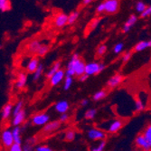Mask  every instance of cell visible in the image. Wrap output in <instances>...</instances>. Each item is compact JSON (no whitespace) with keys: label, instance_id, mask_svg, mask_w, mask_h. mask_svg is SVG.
I'll return each mask as SVG.
<instances>
[{"label":"cell","instance_id":"obj_33","mask_svg":"<svg viewBox=\"0 0 151 151\" xmlns=\"http://www.w3.org/2000/svg\"><path fill=\"white\" fill-rule=\"evenodd\" d=\"M11 9V3L8 0H1L0 1V10L1 12H6Z\"/></svg>","mask_w":151,"mask_h":151},{"label":"cell","instance_id":"obj_38","mask_svg":"<svg viewBox=\"0 0 151 151\" xmlns=\"http://www.w3.org/2000/svg\"><path fill=\"white\" fill-rule=\"evenodd\" d=\"M107 52V45H101L98 48H97V55L99 56H102L106 53Z\"/></svg>","mask_w":151,"mask_h":151},{"label":"cell","instance_id":"obj_32","mask_svg":"<svg viewBox=\"0 0 151 151\" xmlns=\"http://www.w3.org/2000/svg\"><path fill=\"white\" fill-rule=\"evenodd\" d=\"M75 136H76V132L73 130V129H69L65 132V135H64V139L66 141H73L74 139H75Z\"/></svg>","mask_w":151,"mask_h":151},{"label":"cell","instance_id":"obj_5","mask_svg":"<svg viewBox=\"0 0 151 151\" xmlns=\"http://www.w3.org/2000/svg\"><path fill=\"white\" fill-rule=\"evenodd\" d=\"M1 142H2L3 147L6 148H10L14 144H15L12 129H3V131L1 133Z\"/></svg>","mask_w":151,"mask_h":151},{"label":"cell","instance_id":"obj_27","mask_svg":"<svg viewBox=\"0 0 151 151\" xmlns=\"http://www.w3.org/2000/svg\"><path fill=\"white\" fill-rule=\"evenodd\" d=\"M145 109H146V104L142 99L139 98L138 100H136V101H135V111L137 112L143 111Z\"/></svg>","mask_w":151,"mask_h":151},{"label":"cell","instance_id":"obj_26","mask_svg":"<svg viewBox=\"0 0 151 151\" xmlns=\"http://www.w3.org/2000/svg\"><path fill=\"white\" fill-rule=\"evenodd\" d=\"M43 73H44V65L41 63L39 65V67L37 68V70L33 73V81H37L38 80H40V78L42 77Z\"/></svg>","mask_w":151,"mask_h":151},{"label":"cell","instance_id":"obj_37","mask_svg":"<svg viewBox=\"0 0 151 151\" xmlns=\"http://www.w3.org/2000/svg\"><path fill=\"white\" fill-rule=\"evenodd\" d=\"M100 23H101V19H100V18H95V19H93V20L90 23V25H89L90 30L92 31V30L96 29V27H98V25L100 24Z\"/></svg>","mask_w":151,"mask_h":151},{"label":"cell","instance_id":"obj_22","mask_svg":"<svg viewBox=\"0 0 151 151\" xmlns=\"http://www.w3.org/2000/svg\"><path fill=\"white\" fill-rule=\"evenodd\" d=\"M148 41H139L138 44H136L134 46V52H143L147 48H148Z\"/></svg>","mask_w":151,"mask_h":151},{"label":"cell","instance_id":"obj_25","mask_svg":"<svg viewBox=\"0 0 151 151\" xmlns=\"http://www.w3.org/2000/svg\"><path fill=\"white\" fill-rule=\"evenodd\" d=\"M80 17V12L78 10L73 11L69 16H68V24H73Z\"/></svg>","mask_w":151,"mask_h":151},{"label":"cell","instance_id":"obj_42","mask_svg":"<svg viewBox=\"0 0 151 151\" xmlns=\"http://www.w3.org/2000/svg\"><path fill=\"white\" fill-rule=\"evenodd\" d=\"M150 16H151V5L147 6V9L145 10V12L140 15V17H141V18H147V17H150Z\"/></svg>","mask_w":151,"mask_h":151},{"label":"cell","instance_id":"obj_31","mask_svg":"<svg viewBox=\"0 0 151 151\" xmlns=\"http://www.w3.org/2000/svg\"><path fill=\"white\" fill-rule=\"evenodd\" d=\"M73 78L71 76H66L64 81H63V88L64 91H68L73 85Z\"/></svg>","mask_w":151,"mask_h":151},{"label":"cell","instance_id":"obj_40","mask_svg":"<svg viewBox=\"0 0 151 151\" xmlns=\"http://www.w3.org/2000/svg\"><path fill=\"white\" fill-rule=\"evenodd\" d=\"M131 56H132V52H131L130 51H128V52H126L121 56V61H122L123 63H128V62L130 60Z\"/></svg>","mask_w":151,"mask_h":151},{"label":"cell","instance_id":"obj_49","mask_svg":"<svg viewBox=\"0 0 151 151\" xmlns=\"http://www.w3.org/2000/svg\"><path fill=\"white\" fill-rule=\"evenodd\" d=\"M92 1L91 0H83L81 3H82V5H84V6H87V5H89V4H91Z\"/></svg>","mask_w":151,"mask_h":151},{"label":"cell","instance_id":"obj_50","mask_svg":"<svg viewBox=\"0 0 151 151\" xmlns=\"http://www.w3.org/2000/svg\"><path fill=\"white\" fill-rule=\"evenodd\" d=\"M148 45H149V47H151V38H150V40H148Z\"/></svg>","mask_w":151,"mask_h":151},{"label":"cell","instance_id":"obj_21","mask_svg":"<svg viewBox=\"0 0 151 151\" xmlns=\"http://www.w3.org/2000/svg\"><path fill=\"white\" fill-rule=\"evenodd\" d=\"M61 65H62L61 62H56L55 63H53V65L50 68V69L46 73V75H45L46 79L50 80L58 71H60L61 70Z\"/></svg>","mask_w":151,"mask_h":151},{"label":"cell","instance_id":"obj_11","mask_svg":"<svg viewBox=\"0 0 151 151\" xmlns=\"http://www.w3.org/2000/svg\"><path fill=\"white\" fill-rule=\"evenodd\" d=\"M53 108H54V111L57 113H60L61 115L65 114L70 109V103L65 100H62L54 104Z\"/></svg>","mask_w":151,"mask_h":151},{"label":"cell","instance_id":"obj_35","mask_svg":"<svg viewBox=\"0 0 151 151\" xmlns=\"http://www.w3.org/2000/svg\"><path fill=\"white\" fill-rule=\"evenodd\" d=\"M106 140H102V141H100V143L96 146L95 147H93L91 149V151H104L105 147H106Z\"/></svg>","mask_w":151,"mask_h":151},{"label":"cell","instance_id":"obj_17","mask_svg":"<svg viewBox=\"0 0 151 151\" xmlns=\"http://www.w3.org/2000/svg\"><path fill=\"white\" fill-rule=\"evenodd\" d=\"M13 109H14V106L11 103H6L4 105L1 111V118L3 120H6L11 117L13 113Z\"/></svg>","mask_w":151,"mask_h":151},{"label":"cell","instance_id":"obj_43","mask_svg":"<svg viewBox=\"0 0 151 151\" xmlns=\"http://www.w3.org/2000/svg\"><path fill=\"white\" fill-rule=\"evenodd\" d=\"M8 151H24V148H23L22 145L15 143L10 148H8Z\"/></svg>","mask_w":151,"mask_h":151},{"label":"cell","instance_id":"obj_9","mask_svg":"<svg viewBox=\"0 0 151 151\" xmlns=\"http://www.w3.org/2000/svg\"><path fill=\"white\" fill-rule=\"evenodd\" d=\"M65 77H66L65 71L61 69L49 80V83L52 87H55V86L59 85L63 81H64Z\"/></svg>","mask_w":151,"mask_h":151},{"label":"cell","instance_id":"obj_10","mask_svg":"<svg viewBox=\"0 0 151 151\" xmlns=\"http://www.w3.org/2000/svg\"><path fill=\"white\" fill-rule=\"evenodd\" d=\"M53 24L58 28H63L68 24V16L64 13H59L53 18Z\"/></svg>","mask_w":151,"mask_h":151},{"label":"cell","instance_id":"obj_24","mask_svg":"<svg viewBox=\"0 0 151 151\" xmlns=\"http://www.w3.org/2000/svg\"><path fill=\"white\" fill-rule=\"evenodd\" d=\"M142 134L144 135L147 143L149 144V146L151 147V123H148V124L146 126V128L142 131Z\"/></svg>","mask_w":151,"mask_h":151},{"label":"cell","instance_id":"obj_12","mask_svg":"<svg viewBox=\"0 0 151 151\" xmlns=\"http://www.w3.org/2000/svg\"><path fill=\"white\" fill-rule=\"evenodd\" d=\"M61 124H62V123L59 120L50 121L49 123H47V124L43 128V132L46 133V134H51L52 132H55L61 128Z\"/></svg>","mask_w":151,"mask_h":151},{"label":"cell","instance_id":"obj_20","mask_svg":"<svg viewBox=\"0 0 151 151\" xmlns=\"http://www.w3.org/2000/svg\"><path fill=\"white\" fill-rule=\"evenodd\" d=\"M41 46H42V44H41L38 40L31 41V42L27 45V52L29 53H36L37 54Z\"/></svg>","mask_w":151,"mask_h":151},{"label":"cell","instance_id":"obj_52","mask_svg":"<svg viewBox=\"0 0 151 151\" xmlns=\"http://www.w3.org/2000/svg\"><path fill=\"white\" fill-rule=\"evenodd\" d=\"M148 151H151V149H150V150H148Z\"/></svg>","mask_w":151,"mask_h":151},{"label":"cell","instance_id":"obj_34","mask_svg":"<svg viewBox=\"0 0 151 151\" xmlns=\"http://www.w3.org/2000/svg\"><path fill=\"white\" fill-rule=\"evenodd\" d=\"M49 52V46L46 45H42V46L40 47L38 52H37V55L39 56H45V54H47V52Z\"/></svg>","mask_w":151,"mask_h":151},{"label":"cell","instance_id":"obj_19","mask_svg":"<svg viewBox=\"0 0 151 151\" xmlns=\"http://www.w3.org/2000/svg\"><path fill=\"white\" fill-rule=\"evenodd\" d=\"M27 82V75L25 73H18L16 81V87L17 89H22L26 85Z\"/></svg>","mask_w":151,"mask_h":151},{"label":"cell","instance_id":"obj_13","mask_svg":"<svg viewBox=\"0 0 151 151\" xmlns=\"http://www.w3.org/2000/svg\"><path fill=\"white\" fill-rule=\"evenodd\" d=\"M122 81H123V76L119 73H116L108 80L107 87L109 89H114L121 83Z\"/></svg>","mask_w":151,"mask_h":151},{"label":"cell","instance_id":"obj_46","mask_svg":"<svg viewBox=\"0 0 151 151\" xmlns=\"http://www.w3.org/2000/svg\"><path fill=\"white\" fill-rule=\"evenodd\" d=\"M23 148H24V151H34V147H32L28 144H24Z\"/></svg>","mask_w":151,"mask_h":151},{"label":"cell","instance_id":"obj_30","mask_svg":"<svg viewBox=\"0 0 151 151\" xmlns=\"http://www.w3.org/2000/svg\"><path fill=\"white\" fill-rule=\"evenodd\" d=\"M96 115H97V109H89L88 111H85L84 118L88 120H91V119H94Z\"/></svg>","mask_w":151,"mask_h":151},{"label":"cell","instance_id":"obj_39","mask_svg":"<svg viewBox=\"0 0 151 151\" xmlns=\"http://www.w3.org/2000/svg\"><path fill=\"white\" fill-rule=\"evenodd\" d=\"M35 151H54L52 147H50L49 146L46 145H39L37 147H35Z\"/></svg>","mask_w":151,"mask_h":151},{"label":"cell","instance_id":"obj_3","mask_svg":"<svg viewBox=\"0 0 151 151\" xmlns=\"http://www.w3.org/2000/svg\"><path fill=\"white\" fill-rule=\"evenodd\" d=\"M87 137L89 139L93 141H102V140H106L107 133L99 128L92 127L87 130Z\"/></svg>","mask_w":151,"mask_h":151},{"label":"cell","instance_id":"obj_4","mask_svg":"<svg viewBox=\"0 0 151 151\" xmlns=\"http://www.w3.org/2000/svg\"><path fill=\"white\" fill-rule=\"evenodd\" d=\"M50 122V115L46 112H40L34 115L31 119V123L35 126H45Z\"/></svg>","mask_w":151,"mask_h":151},{"label":"cell","instance_id":"obj_23","mask_svg":"<svg viewBox=\"0 0 151 151\" xmlns=\"http://www.w3.org/2000/svg\"><path fill=\"white\" fill-rule=\"evenodd\" d=\"M107 97V91L105 90H100L98 91H96L93 96H92V100L94 101H99L103 100L104 98Z\"/></svg>","mask_w":151,"mask_h":151},{"label":"cell","instance_id":"obj_36","mask_svg":"<svg viewBox=\"0 0 151 151\" xmlns=\"http://www.w3.org/2000/svg\"><path fill=\"white\" fill-rule=\"evenodd\" d=\"M123 48H124V44H123V43H118L113 47V52L115 54H119L123 51Z\"/></svg>","mask_w":151,"mask_h":151},{"label":"cell","instance_id":"obj_2","mask_svg":"<svg viewBox=\"0 0 151 151\" xmlns=\"http://www.w3.org/2000/svg\"><path fill=\"white\" fill-rule=\"evenodd\" d=\"M81 61H82V59L80 57L79 54L74 53L73 55L72 56V58L70 59L68 64H67V68L65 70L66 76H71V77L75 76L76 69H77V67L79 66V64L81 63Z\"/></svg>","mask_w":151,"mask_h":151},{"label":"cell","instance_id":"obj_6","mask_svg":"<svg viewBox=\"0 0 151 151\" xmlns=\"http://www.w3.org/2000/svg\"><path fill=\"white\" fill-rule=\"evenodd\" d=\"M105 13L108 15H114L119 10V2L118 0H106L104 1Z\"/></svg>","mask_w":151,"mask_h":151},{"label":"cell","instance_id":"obj_29","mask_svg":"<svg viewBox=\"0 0 151 151\" xmlns=\"http://www.w3.org/2000/svg\"><path fill=\"white\" fill-rule=\"evenodd\" d=\"M147 6L143 1H138V2L136 3V5H135V10L138 12V13H139L140 15L145 12V10L147 9Z\"/></svg>","mask_w":151,"mask_h":151},{"label":"cell","instance_id":"obj_48","mask_svg":"<svg viewBox=\"0 0 151 151\" xmlns=\"http://www.w3.org/2000/svg\"><path fill=\"white\" fill-rule=\"evenodd\" d=\"M88 78H89V76H88L87 74H83L82 76H81V77L79 78V81H85L88 80Z\"/></svg>","mask_w":151,"mask_h":151},{"label":"cell","instance_id":"obj_28","mask_svg":"<svg viewBox=\"0 0 151 151\" xmlns=\"http://www.w3.org/2000/svg\"><path fill=\"white\" fill-rule=\"evenodd\" d=\"M24 111V101H17L15 105H14V109H13V116H15L18 113H20L21 111Z\"/></svg>","mask_w":151,"mask_h":151},{"label":"cell","instance_id":"obj_1","mask_svg":"<svg viewBox=\"0 0 151 151\" xmlns=\"http://www.w3.org/2000/svg\"><path fill=\"white\" fill-rule=\"evenodd\" d=\"M123 126H124V122H123L122 119H112L106 120V121L102 122L101 124H99L98 128L104 130L105 132L107 131L108 133L115 134V133L119 132L122 129Z\"/></svg>","mask_w":151,"mask_h":151},{"label":"cell","instance_id":"obj_47","mask_svg":"<svg viewBox=\"0 0 151 151\" xmlns=\"http://www.w3.org/2000/svg\"><path fill=\"white\" fill-rule=\"evenodd\" d=\"M80 104L81 107H86L88 104H89V100L88 99H82L81 101H80Z\"/></svg>","mask_w":151,"mask_h":151},{"label":"cell","instance_id":"obj_15","mask_svg":"<svg viewBox=\"0 0 151 151\" xmlns=\"http://www.w3.org/2000/svg\"><path fill=\"white\" fill-rule=\"evenodd\" d=\"M25 118H26V113H25V111L24 109L23 111H21L20 113L13 116V119H12V125L14 127H21L24 121H25Z\"/></svg>","mask_w":151,"mask_h":151},{"label":"cell","instance_id":"obj_51","mask_svg":"<svg viewBox=\"0 0 151 151\" xmlns=\"http://www.w3.org/2000/svg\"><path fill=\"white\" fill-rule=\"evenodd\" d=\"M133 151H139V150H133Z\"/></svg>","mask_w":151,"mask_h":151},{"label":"cell","instance_id":"obj_14","mask_svg":"<svg viewBox=\"0 0 151 151\" xmlns=\"http://www.w3.org/2000/svg\"><path fill=\"white\" fill-rule=\"evenodd\" d=\"M137 21H138V17H137L136 15H134V14H132V15H130L129 17V18L127 19V21L125 22V24H123V27H122V33L124 34H127L129 33L131 28L133 27V25L137 23Z\"/></svg>","mask_w":151,"mask_h":151},{"label":"cell","instance_id":"obj_16","mask_svg":"<svg viewBox=\"0 0 151 151\" xmlns=\"http://www.w3.org/2000/svg\"><path fill=\"white\" fill-rule=\"evenodd\" d=\"M40 62H39V58L38 57H33L29 60L28 63L26 65V71L27 73H34L36 70L37 68L39 67L40 65Z\"/></svg>","mask_w":151,"mask_h":151},{"label":"cell","instance_id":"obj_7","mask_svg":"<svg viewBox=\"0 0 151 151\" xmlns=\"http://www.w3.org/2000/svg\"><path fill=\"white\" fill-rule=\"evenodd\" d=\"M101 63H97V62H91L86 63V67H85V74H87L88 76H91V75H96L101 73Z\"/></svg>","mask_w":151,"mask_h":151},{"label":"cell","instance_id":"obj_44","mask_svg":"<svg viewBox=\"0 0 151 151\" xmlns=\"http://www.w3.org/2000/svg\"><path fill=\"white\" fill-rule=\"evenodd\" d=\"M69 119H70V116L68 115L67 113H65V114H62V115H60V117H59V121L61 122V123H65V122H67L68 120H69Z\"/></svg>","mask_w":151,"mask_h":151},{"label":"cell","instance_id":"obj_41","mask_svg":"<svg viewBox=\"0 0 151 151\" xmlns=\"http://www.w3.org/2000/svg\"><path fill=\"white\" fill-rule=\"evenodd\" d=\"M96 13H97L98 15H101V14L105 13V5H104V2L100 3L97 6V8H96Z\"/></svg>","mask_w":151,"mask_h":151},{"label":"cell","instance_id":"obj_8","mask_svg":"<svg viewBox=\"0 0 151 151\" xmlns=\"http://www.w3.org/2000/svg\"><path fill=\"white\" fill-rule=\"evenodd\" d=\"M135 145L139 149H140L142 151H148V150L151 149L149 144L147 143L146 138H145L142 133L139 134L135 138Z\"/></svg>","mask_w":151,"mask_h":151},{"label":"cell","instance_id":"obj_18","mask_svg":"<svg viewBox=\"0 0 151 151\" xmlns=\"http://www.w3.org/2000/svg\"><path fill=\"white\" fill-rule=\"evenodd\" d=\"M22 127H14L12 129L13 137H14V141L16 144L22 145L23 140H22Z\"/></svg>","mask_w":151,"mask_h":151},{"label":"cell","instance_id":"obj_45","mask_svg":"<svg viewBox=\"0 0 151 151\" xmlns=\"http://www.w3.org/2000/svg\"><path fill=\"white\" fill-rule=\"evenodd\" d=\"M36 143V139L35 138V137H31V138H28L26 139V143L25 144H28L32 147H34Z\"/></svg>","mask_w":151,"mask_h":151}]
</instances>
